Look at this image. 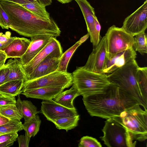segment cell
I'll return each mask as SVG.
<instances>
[{
  "instance_id": "44",
  "label": "cell",
  "mask_w": 147,
  "mask_h": 147,
  "mask_svg": "<svg viewBox=\"0 0 147 147\" xmlns=\"http://www.w3.org/2000/svg\"><path fill=\"white\" fill-rule=\"evenodd\" d=\"M10 43L9 42H0V50L6 47Z\"/></svg>"
},
{
  "instance_id": "2",
  "label": "cell",
  "mask_w": 147,
  "mask_h": 147,
  "mask_svg": "<svg viewBox=\"0 0 147 147\" xmlns=\"http://www.w3.org/2000/svg\"><path fill=\"white\" fill-rule=\"evenodd\" d=\"M82 100L90 115L107 119L119 116L127 109L140 105L135 98L111 83L101 92L84 96Z\"/></svg>"
},
{
  "instance_id": "16",
  "label": "cell",
  "mask_w": 147,
  "mask_h": 147,
  "mask_svg": "<svg viewBox=\"0 0 147 147\" xmlns=\"http://www.w3.org/2000/svg\"><path fill=\"white\" fill-rule=\"evenodd\" d=\"M53 36L47 35L31 37L30 44L25 53L20 58L22 65L31 61L50 42Z\"/></svg>"
},
{
  "instance_id": "19",
  "label": "cell",
  "mask_w": 147,
  "mask_h": 147,
  "mask_svg": "<svg viewBox=\"0 0 147 147\" xmlns=\"http://www.w3.org/2000/svg\"><path fill=\"white\" fill-rule=\"evenodd\" d=\"M16 105L18 109L25 122H27L40 112L37 107L30 101L22 100L19 95L16 100Z\"/></svg>"
},
{
  "instance_id": "14",
  "label": "cell",
  "mask_w": 147,
  "mask_h": 147,
  "mask_svg": "<svg viewBox=\"0 0 147 147\" xmlns=\"http://www.w3.org/2000/svg\"><path fill=\"white\" fill-rule=\"evenodd\" d=\"M62 54L53 53L48 56L39 64L26 78V81L38 78L57 71L59 58Z\"/></svg>"
},
{
  "instance_id": "20",
  "label": "cell",
  "mask_w": 147,
  "mask_h": 147,
  "mask_svg": "<svg viewBox=\"0 0 147 147\" xmlns=\"http://www.w3.org/2000/svg\"><path fill=\"white\" fill-rule=\"evenodd\" d=\"M80 95L77 89L72 85L69 90L63 91L54 99L57 103L67 108L75 109L74 106L73 101L76 97Z\"/></svg>"
},
{
  "instance_id": "6",
  "label": "cell",
  "mask_w": 147,
  "mask_h": 147,
  "mask_svg": "<svg viewBox=\"0 0 147 147\" xmlns=\"http://www.w3.org/2000/svg\"><path fill=\"white\" fill-rule=\"evenodd\" d=\"M100 138L108 147H135L136 143L127 128L115 117L107 119Z\"/></svg>"
},
{
  "instance_id": "17",
  "label": "cell",
  "mask_w": 147,
  "mask_h": 147,
  "mask_svg": "<svg viewBox=\"0 0 147 147\" xmlns=\"http://www.w3.org/2000/svg\"><path fill=\"white\" fill-rule=\"evenodd\" d=\"M31 42L30 40L16 37L5 47L1 49L5 53L7 58H20L26 52Z\"/></svg>"
},
{
  "instance_id": "29",
  "label": "cell",
  "mask_w": 147,
  "mask_h": 147,
  "mask_svg": "<svg viewBox=\"0 0 147 147\" xmlns=\"http://www.w3.org/2000/svg\"><path fill=\"white\" fill-rule=\"evenodd\" d=\"M0 114L9 119L20 120L22 117L16 105L0 106Z\"/></svg>"
},
{
  "instance_id": "39",
  "label": "cell",
  "mask_w": 147,
  "mask_h": 147,
  "mask_svg": "<svg viewBox=\"0 0 147 147\" xmlns=\"http://www.w3.org/2000/svg\"><path fill=\"white\" fill-rule=\"evenodd\" d=\"M36 0H0V1H8L22 5L34 1Z\"/></svg>"
},
{
  "instance_id": "12",
  "label": "cell",
  "mask_w": 147,
  "mask_h": 147,
  "mask_svg": "<svg viewBox=\"0 0 147 147\" xmlns=\"http://www.w3.org/2000/svg\"><path fill=\"white\" fill-rule=\"evenodd\" d=\"M80 7L86 24L91 42L94 47L96 46L100 41V34L96 30L94 16V8L87 0H74Z\"/></svg>"
},
{
  "instance_id": "41",
  "label": "cell",
  "mask_w": 147,
  "mask_h": 147,
  "mask_svg": "<svg viewBox=\"0 0 147 147\" xmlns=\"http://www.w3.org/2000/svg\"><path fill=\"white\" fill-rule=\"evenodd\" d=\"M10 120V119L0 114V126L8 122Z\"/></svg>"
},
{
  "instance_id": "26",
  "label": "cell",
  "mask_w": 147,
  "mask_h": 147,
  "mask_svg": "<svg viewBox=\"0 0 147 147\" xmlns=\"http://www.w3.org/2000/svg\"><path fill=\"white\" fill-rule=\"evenodd\" d=\"M41 120L37 114L32 119L23 124V129L31 138L36 136L39 130Z\"/></svg>"
},
{
  "instance_id": "37",
  "label": "cell",
  "mask_w": 147,
  "mask_h": 147,
  "mask_svg": "<svg viewBox=\"0 0 147 147\" xmlns=\"http://www.w3.org/2000/svg\"><path fill=\"white\" fill-rule=\"evenodd\" d=\"M11 33L9 31L6 32L5 34L1 32L0 34V42L10 43L16 37H11Z\"/></svg>"
},
{
  "instance_id": "8",
  "label": "cell",
  "mask_w": 147,
  "mask_h": 147,
  "mask_svg": "<svg viewBox=\"0 0 147 147\" xmlns=\"http://www.w3.org/2000/svg\"><path fill=\"white\" fill-rule=\"evenodd\" d=\"M72 84V74L57 70L38 78L24 82L22 92L44 87H61L65 89Z\"/></svg>"
},
{
  "instance_id": "38",
  "label": "cell",
  "mask_w": 147,
  "mask_h": 147,
  "mask_svg": "<svg viewBox=\"0 0 147 147\" xmlns=\"http://www.w3.org/2000/svg\"><path fill=\"white\" fill-rule=\"evenodd\" d=\"M7 59V56L5 53L3 51L0 50V67L5 65Z\"/></svg>"
},
{
  "instance_id": "31",
  "label": "cell",
  "mask_w": 147,
  "mask_h": 147,
  "mask_svg": "<svg viewBox=\"0 0 147 147\" xmlns=\"http://www.w3.org/2000/svg\"><path fill=\"white\" fill-rule=\"evenodd\" d=\"M78 147H101V144L96 138L86 136L80 139Z\"/></svg>"
},
{
  "instance_id": "23",
  "label": "cell",
  "mask_w": 147,
  "mask_h": 147,
  "mask_svg": "<svg viewBox=\"0 0 147 147\" xmlns=\"http://www.w3.org/2000/svg\"><path fill=\"white\" fill-rule=\"evenodd\" d=\"M24 81L18 80L10 81L0 86V92L14 96L21 94Z\"/></svg>"
},
{
  "instance_id": "47",
  "label": "cell",
  "mask_w": 147,
  "mask_h": 147,
  "mask_svg": "<svg viewBox=\"0 0 147 147\" xmlns=\"http://www.w3.org/2000/svg\"><path fill=\"white\" fill-rule=\"evenodd\" d=\"M0 34H1V33H0Z\"/></svg>"
},
{
  "instance_id": "1",
  "label": "cell",
  "mask_w": 147,
  "mask_h": 147,
  "mask_svg": "<svg viewBox=\"0 0 147 147\" xmlns=\"http://www.w3.org/2000/svg\"><path fill=\"white\" fill-rule=\"evenodd\" d=\"M0 4L8 16L10 28L26 37L47 35L59 36L61 31L52 18L47 20L33 13L22 5L11 2L0 1Z\"/></svg>"
},
{
  "instance_id": "43",
  "label": "cell",
  "mask_w": 147,
  "mask_h": 147,
  "mask_svg": "<svg viewBox=\"0 0 147 147\" xmlns=\"http://www.w3.org/2000/svg\"><path fill=\"white\" fill-rule=\"evenodd\" d=\"M13 141H9L0 143V147H8L12 146L14 142Z\"/></svg>"
},
{
  "instance_id": "21",
  "label": "cell",
  "mask_w": 147,
  "mask_h": 147,
  "mask_svg": "<svg viewBox=\"0 0 147 147\" xmlns=\"http://www.w3.org/2000/svg\"><path fill=\"white\" fill-rule=\"evenodd\" d=\"M11 59L7 61L9 69V74L5 83L15 80L26 81V77L20 59Z\"/></svg>"
},
{
  "instance_id": "35",
  "label": "cell",
  "mask_w": 147,
  "mask_h": 147,
  "mask_svg": "<svg viewBox=\"0 0 147 147\" xmlns=\"http://www.w3.org/2000/svg\"><path fill=\"white\" fill-rule=\"evenodd\" d=\"M18 135V132L5 134L0 135V143L9 141H16Z\"/></svg>"
},
{
  "instance_id": "27",
  "label": "cell",
  "mask_w": 147,
  "mask_h": 147,
  "mask_svg": "<svg viewBox=\"0 0 147 147\" xmlns=\"http://www.w3.org/2000/svg\"><path fill=\"white\" fill-rule=\"evenodd\" d=\"M145 31L134 36L133 48L142 55L147 53V36Z\"/></svg>"
},
{
  "instance_id": "34",
  "label": "cell",
  "mask_w": 147,
  "mask_h": 147,
  "mask_svg": "<svg viewBox=\"0 0 147 147\" xmlns=\"http://www.w3.org/2000/svg\"><path fill=\"white\" fill-rule=\"evenodd\" d=\"M9 69L8 63L0 67V86L4 83L9 74Z\"/></svg>"
},
{
  "instance_id": "42",
  "label": "cell",
  "mask_w": 147,
  "mask_h": 147,
  "mask_svg": "<svg viewBox=\"0 0 147 147\" xmlns=\"http://www.w3.org/2000/svg\"><path fill=\"white\" fill-rule=\"evenodd\" d=\"M40 4L46 7L51 5L52 0H37Z\"/></svg>"
},
{
  "instance_id": "22",
  "label": "cell",
  "mask_w": 147,
  "mask_h": 147,
  "mask_svg": "<svg viewBox=\"0 0 147 147\" xmlns=\"http://www.w3.org/2000/svg\"><path fill=\"white\" fill-rule=\"evenodd\" d=\"M89 36L88 33L82 37L73 46L63 53L59 58L58 67L57 71L67 72V65L72 55L77 48L86 41Z\"/></svg>"
},
{
  "instance_id": "7",
  "label": "cell",
  "mask_w": 147,
  "mask_h": 147,
  "mask_svg": "<svg viewBox=\"0 0 147 147\" xmlns=\"http://www.w3.org/2000/svg\"><path fill=\"white\" fill-rule=\"evenodd\" d=\"M105 36L107 57L133 47L134 36L126 32L121 27H117L113 25L108 28Z\"/></svg>"
},
{
  "instance_id": "3",
  "label": "cell",
  "mask_w": 147,
  "mask_h": 147,
  "mask_svg": "<svg viewBox=\"0 0 147 147\" xmlns=\"http://www.w3.org/2000/svg\"><path fill=\"white\" fill-rule=\"evenodd\" d=\"M139 66L135 59L107 75L108 80L136 100L147 110V95L140 88L136 74Z\"/></svg>"
},
{
  "instance_id": "40",
  "label": "cell",
  "mask_w": 147,
  "mask_h": 147,
  "mask_svg": "<svg viewBox=\"0 0 147 147\" xmlns=\"http://www.w3.org/2000/svg\"><path fill=\"white\" fill-rule=\"evenodd\" d=\"M95 26L96 30L98 33L100 34L101 29V26L95 15L94 16Z\"/></svg>"
},
{
  "instance_id": "10",
  "label": "cell",
  "mask_w": 147,
  "mask_h": 147,
  "mask_svg": "<svg viewBox=\"0 0 147 147\" xmlns=\"http://www.w3.org/2000/svg\"><path fill=\"white\" fill-rule=\"evenodd\" d=\"M107 59L106 41L104 36L98 44L94 47L85 65L81 67L90 72L104 74Z\"/></svg>"
},
{
  "instance_id": "45",
  "label": "cell",
  "mask_w": 147,
  "mask_h": 147,
  "mask_svg": "<svg viewBox=\"0 0 147 147\" xmlns=\"http://www.w3.org/2000/svg\"><path fill=\"white\" fill-rule=\"evenodd\" d=\"M59 2L62 4H65L69 3L71 2L72 0H57Z\"/></svg>"
},
{
  "instance_id": "5",
  "label": "cell",
  "mask_w": 147,
  "mask_h": 147,
  "mask_svg": "<svg viewBox=\"0 0 147 147\" xmlns=\"http://www.w3.org/2000/svg\"><path fill=\"white\" fill-rule=\"evenodd\" d=\"M140 106L135 105L114 117L127 128L135 140L142 142L147 138V110Z\"/></svg>"
},
{
  "instance_id": "32",
  "label": "cell",
  "mask_w": 147,
  "mask_h": 147,
  "mask_svg": "<svg viewBox=\"0 0 147 147\" xmlns=\"http://www.w3.org/2000/svg\"><path fill=\"white\" fill-rule=\"evenodd\" d=\"M0 26L3 29H8L10 27V21L8 15L0 4Z\"/></svg>"
},
{
  "instance_id": "30",
  "label": "cell",
  "mask_w": 147,
  "mask_h": 147,
  "mask_svg": "<svg viewBox=\"0 0 147 147\" xmlns=\"http://www.w3.org/2000/svg\"><path fill=\"white\" fill-rule=\"evenodd\" d=\"M136 76L140 88L143 92L147 95V67H139Z\"/></svg>"
},
{
  "instance_id": "24",
  "label": "cell",
  "mask_w": 147,
  "mask_h": 147,
  "mask_svg": "<svg viewBox=\"0 0 147 147\" xmlns=\"http://www.w3.org/2000/svg\"><path fill=\"white\" fill-rule=\"evenodd\" d=\"M80 119L79 115L74 116L62 117L57 119L52 122L59 129H65L66 132L73 129L78 125Z\"/></svg>"
},
{
  "instance_id": "28",
  "label": "cell",
  "mask_w": 147,
  "mask_h": 147,
  "mask_svg": "<svg viewBox=\"0 0 147 147\" xmlns=\"http://www.w3.org/2000/svg\"><path fill=\"white\" fill-rule=\"evenodd\" d=\"M23 129V124L20 120L11 119L9 122L0 126V135L18 132Z\"/></svg>"
},
{
  "instance_id": "11",
  "label": "cell",
  "mask_w": 147,
  "mask_h": 147,
  "mask_svg": "<svg viewBox=\"0 0 147 147\" xmlns=\"http://www.w3.org/2000/svg\"><path fill=\"white\" fill-rule=\"evenodd\" d=\"M40 112L47 120L52 122L60 118L74 116L78 115L76 108H67L56 102L52 99L42 100Z\"/></svg>"
},
{
  "instance_id": "13",
  "label": "cell",
  "mask_w": 147,
  "mask_h": 147,
  "mask_svg": "<svg viewBox=\"0 0 147 147\" xmlns=\"http://www.w3.org/2000/svg\"><path fill=\"white\" fill-rule=\"evenodd\" d=\"M53 37L50 42L29 63L22 65L26 78L32 73L39 64L48 56L53 53H63L59 41Z\"/></svg>"
},
{
  "instance_id": "9",
  "label": "cell",
  "mask_w": 147,
  "mask_h": 147,
  "mask_svg": "<svg viewBox=\"0 0 147 147\" xmlns=\"http://www.w3.org/2000/svg\"><path fill=\"white\" fill-rule=\"evenodd\" d=\"M121 28L133 36L145 31L147 28V1L126 17Z\"/></svg>"
},
{
  "instance_id": "33",
  "label": "cell",
  "mask_w": 147,
  "mask_h": 147,
  "mask_svg": "<svg viewBox=\"0 0 147 147\" xmlns=\"http://www.w3.org/2000/svg\"><path fill=\"white\" fill-rule=\"evenodd\" d=\"M15 96L4 94L0 96V106L16 105Z\"/></svg>"
},
{
  "instance_id": "18",
  "label": "cell",
  "mask_w": 147,
  "mask_h": 147,
  "mask_svg": "<svg viewBox=\"0 0 147 147\" xmlns=\"http://www.w3.org/2000/svg\"><path fill=\"white\" fill-rule=\"evenodd\" d=\"M64 88L61 87H44L26 90L21 94L26 97L48 100L55 98Z\"/></svg>"
},
{
  "instance_id": "36",
  "label": "cell",
  "mask_w": 147,
  "mask_h": 147,
  "mask_svg": "<svg viewBox=\"0 0 147 147\" xmlns=\"http://www.w3.org/2000/svg\"><path fill=\"white\" fill-rule=\"evenodd\" d=\"M30 137L28 136L25 132V135L18 136V141L19 147H28Z\"/></svg>"
},
{
  "instance_id": "25",
  "label": "cell",
  "mask_w": 147,
  "mask_h": 147,
  "mask_svg": "<svg viewBox=\"0 0 147 147\" xmlns=\"http://www.w3.org/2000/svg\"><path fill=\"white\" fill-rule=\"evenodd\" d=\"M22 5L33 13L42 18L49 20L51 17L49 13L46 10L45 7L37 0Z\"/></svg>"
},
{
  "instance_id": "4",
  "label": "cell",
  "mask_w": 147,
  "mask_h": 147,
  "mask_svg": "<svg viewBox=\"0 0 147 147\" xmlns=\"http://www.w3.org/2000/svg\"><path fill=\"white\" fill-rule=\"evenodd\" d=\"M73 84L80 95L88 96L102 92L111 84L105 74H98L77 67L72 73Z\"/></svg>"
},
{
  "instance_id": "46",
  "label": "cell",
  "mask_w": 147,
  "mask_h": 147,
  "mask_svg": "<svg viewBox=\"0 0 147 147\" xmlns=\"http://www.w3.org/2000/svg\"><path fill=\"white\" fill-rule=\"evenodd\" d=\"M4 94L3 93H2V92H0V96H1L2 95H3V94Z\"/></svg>"
},
{
  "instance_id": "15",
  "label": "cell",
  "mask_w": 147,
  "mask_h": 147,
  "mask_svg": "<svg viewBox=\"0 0 147 147\" xmlns=\"http://www.w3.org/2000/svg\"><path fill=\"white\" fill-rule=\"evenodd\" d=\"M136 57V52L133 47L107 57L105 67L103 73L106 74L111 73L130 61L135 59Z\"/></svg>"
}]
</instances>
